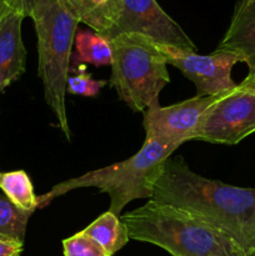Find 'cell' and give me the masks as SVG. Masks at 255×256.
Segmentation results:
<instances>
[{
	"instance_id": "7402d4cb",
	"label": "cell",
	"mask_w": 255,
	"mask_h": 256,
	"mask_svg": "<svg viewBox=\"0 0 255 256\" xmlns=\"http://www.w3.org/2000/svg\"><path fill=\"white\" fill-rule=\"evenodd\" d=\"M239 4H252V2H255V0H239Z\"/></svg>"
},
{
	"instance_id": "9a60e30c",
	"label": "cell",
	"mask_w": 255,
	"mask_h": 256,
	"mask_svg": "<svg viewBox=\"0 0 255 256\" xmlns=\"http://www.w3.org/2000/svg\"><path fill=\"white\" fill-rule=\"evenodd\" d=\"M0 190L19 209L34 212L39 209V199L34 192L29 175L24 170L0 172Z\"/></svg>"
},
{
	"instance_id": "e0dca14e",
	"label": "cell",
	"mask_w": 255,
	"mask_h": 256,
	"mask_svg": "<svg viewBox=\"0 0 255 256\" xmlns=\"http://www.w3.org/2000/svg\"><path fill=\"white\" fill-rule=\"evenodd\" d=\"M62 252L64 256H112L82 230L62 240Z\"/></svg>"
},
{
	"instance_id": "2e32d148",
	"label": "cell",
	"mask_w": 255,
	"mask_h": 256,
	"mask_svg": "<svg viewBox=\"0 0 255 256\" xmlns=\"http://www.w3.org/2000/svg\"><path fill=\"white\" fill-rule=\"evenodd\" d=\"M32 212L15 206L0 190V234L24 242L28 222Z\"/></svg>"
},
{
	"instance_id": "3957f363",
	"label": "cell",
	"mask_w": 255,
	"mask_h": 256,
	"mask_svg": "<svg viewBox=\"0 0 255 256\" xmlns=\"http://www.w3.org/2000/svg\"><path fill=\"white\" fill-rule=\"evenodd\" d=\"M176 149L175 145L145 138L142 149L132 156L54 185L46 194L38 196L39 209L72 190L96 188L109 195V212L120 216L122 209L132 200L152 199V186L162 165Z\"/></svg>"
},
{
	"instance_id": "d6986e66",
	"label": "cell",
	"mask_w": 255,
	"mask_h": 256,
	"mask_svg": "<svg viewBox=\"0 0 255 256\" xmlns=\"http://www.w3.org/2000/svg\"><path fill=\"white\" fill-rule=\"evenodd\" d=\"M24 242L0 234V256H20Z\"/></svg>"
},
{
	"instance_id": "ac0fdd59",
	"label": "cell",
	"mask_w": 255,
	"mask_h": 256,
	"mask_svg": "<svg viewBox=\"0 0 255 256\" xmlns=\"http://www.w3.org/2000/svg\"><path fill=\"white\" fill-rule=\"evenodd\" d=\"M105 85H108V80L94 79L92 74L85 72L84 66H80L79 72L68 78L66 92L79 96L92 98L99 94Z\"/></svg>"
},
{
	"instance_id": "ba28073f",
	"label": "cell",
	"mask_w": 255,
	"mask_h": 256,
	"mask_svg": "<svg viewBox=\"0 0 255 256\" xmlns=\"http://www.w3.org/2000/svg\"><path fill=\"white\" fill-rule=\"evenodd\" d=\"M119 34H140L160 44L196 49L186 32L156 0H118L116 16L108 40Z\"/></svg>"
},
{
	"instance_id": "7c38bea8",
	"label": "cell",
	"mask_w": 255,
	"mask_h": 256,
	"mask_svg": "<svg viewBox=\"0 0 255 256\" xmlns=\"http://www.w3.org/2000/svg\"><path fill=\"white\" fill-rule=\"evenodd\" d=\"M79 22L108 39L114 25L118 0H60Z\"/></svg>"
},
{
	"instance_id": "52a82bcc",
	"label": "cell",
	"mask_w": 255,
	"mask_h": 256,
	"mask_svg": "<svg viewBox=\"0 0 255 256\" xmlns=\"http://www.w3.org/2000/svg\"><path fill=\"white\" fill-rule=\"evenodd\" d=\"M166 64L178 68L196 88V96H215L236 86L232 79L235 64L242 58L235 52L215 49L212 54L200 55L195 50L182 49L159 42Z\"/></svg>"
},
{
	"instance_id": "7a4b0ae2",
	"label": "cell",
	"mask_w": 255,
	"mask_h": 256,
	"mask_svg": "<svg viewBox=\"0 0 255 256\" xmlns=\"http://www.w3.org/2000/svg\"><path fill=\"white\" fill-rule=\"evenodd\" d=\"M120 219L130 239L156 245L172 256H248L226 234L174 205L150 199Z\"/></svg>"
},
{
	"instance_id": "ffe728a7",
	"label": "cell",
	"mask_w": 255,
	"mask_h": 256,
	"mask_svg": "<svg viewBox=\"0 0 255 256\" xmlns=\"http://www.w3.org/2000/svg\"><path fill=\"white\" fill-rule=\"evenodd\" d=\"M42 2V0H5L10 9L20 12L24 18H30L32 10Z\"/></svg>"
},
{
	"instance_id": "44dd1931",
	"label": "cell",
	"mask_w": 255,
	"mask_h": 256,
	"mask_svg": "<svg viewBox=\"0 0 255 256\" xmlns=\"http://www.w3.org/2000/svg\"><path fill=\"white\" fill-rule=\"evenodd\" d=\"M8 9V5L5 2V0H0V16L5 12V10Z\"/></svg>"
},
{
	"instance_id": "603a6c76",
	"label": "cell",
	"mask_w": 255,
	"mask_h": 256,
	"mask_svg": "<svg viewBox=\"0 0 255 256\" xmlns=\"http://www.w3.org/2000/svg\"><path fill=\"white\" fill-rule=\"evenodd\" d=\"M252 256H255V252H252Z\"/></svg>"
},
{
	"instance_id": "277c9868",
	"label": "cell",
	"mask_w": 255,
	"mask_h": 256,
	"mask_svg": "<svg viewBox=\"0 0 255 256\" xmlns=\"http://www.w3.org/2000/svg\"><path fill=\"white\" fill-rule=\"evenodd\" d=\"M38 39V75L44 85L45 102L56 118L58 126L72 140L66 114V82L78 22L60 0H42L32 10Z\"/></svg>"
},
{
	"instance_id": "5b68a950",
	"label": "cell",
	"mask_w": 255,
	"mask_h": 256,
	"mask_svg": "<svg viewBox=\"0 0 255 256\" xmlns=\"http://www.w3.org/2000/svg\"><path fill=\"white\" fill-rule=\"evenodd\" d=\"M112 44L109 85L132 112H144L159 104V95L170 82L168 64L159 42L140 34H119Z\"/></svg>"
},
{
	"instance_id": "30bf717a",
	"label": "cell",
	"mask_w": 255,
	"mask_h": 256,
	"mask_svg": "<svg viewBox=\"0 0 255 256\" xmlns=\"http://www.w3.org/2000/svg\"><path fill=\"white\" fill-rule=\"evenodd\" d=\"M24 19L9 6L0 16V92L25 72L26 50L22 38Z\"/></svg>"
},
{
	"instance_id": "8fae6325",
	"label": "cell",
	"mask_w": 255,
	"mask_h": 256,
	"mask_svg": "<svg viewBox=\"0 0 255 256\" xmlns=\"http://www.w3.org/2000/svg\"><path fill=\"white\" fill-rule=\"evenodd\" d=\"M216 49L239 55L249 68L246 79L255 82V2H236L229 28Z\"/></svg>"
},
{
	"instance_id": "6da1fadb",
	"label": "cell",
	"mask_w": 255,
	"mask_h": 256,
	"mask_svg": "<svg viewBox=\"0 0 255 256\" xmlns=\"http://www.w3.org/2000/svg\"><path fill=\"white\" fill-rule=\"evenodd\" d=\"M152 200L196 215L232 238L248 256L255 252V188L202 176L178 155L162 165Z\"/></svg>"
},
{
	"instance_id": "9c48e42d",
	"label": "cell",
	"mask_w": 255,
	"mask_h": 256,
	"mask_svg": "<svg viewBox=\"0 0 255 256\" xmlns=\"http://www.w3.org/2000/svg\"><path fill=\"white\" fill-rule=\"evenodd\" d=\"M220 95L194 96L169 106L152 105L144 112L145 138L178 148L192 140L205 114Z\"/></svg>"
},
{
	"instance_id": "8992f818",
	"label": "cell",
	"mask_w": 255,
	"mask_h": 256,
	"mask_svg": "<svg viewBox=\"0 0 255 256\" xmlns=\"http://www.w3.org/2000/svg\"><path fill=\"white\" fill-rule=\"evenodd\" d=\"M255 132V82L245 78L210 106L192 140L235 145Z\"/></svg>"
},
{
	"instance_id": "4fadbf2b",
	"label": "cell",
	"mask_w": 255,
	"mask_h": 256,
	"mask_svg": "<svg viewBox=\"0 0 255 256\" xmlns=\"http://www.w3.org/2000/svg\"><path fill=\"white\" fill-rule=\"evenodd\" d=\"M75 52L72 54L74 65L92 64L94 66L112 65L110 40L92 30L78 29L74 39Z\"/></svg>"
},
{
	"instance_id": "5bb4252c",
	"label": "cell",
	"mask_w": 255,
	"mask_h": 256,
	"mask_svg": "<svg viewBox=\"0 0 255 256\" xmlns=\"http://www.w3.org/2000/svg\"><path fill=\"white\" fill-rule=\"evenodd\" d=\"M82 232L102 245L110 255H114L129 242L128 230L120 216L108 210L100 215Z\"/></svg>"
}]
</instances>
